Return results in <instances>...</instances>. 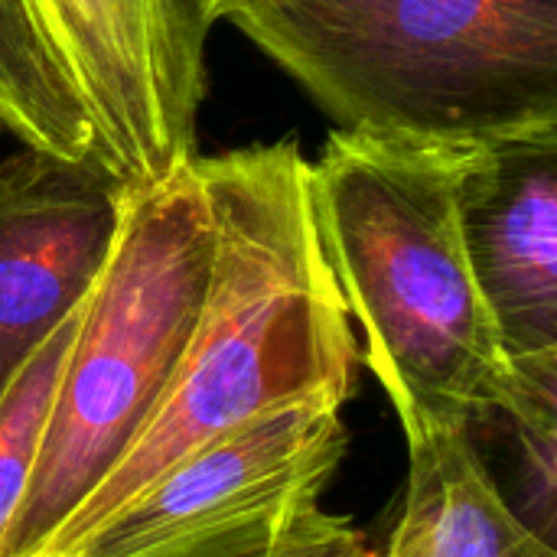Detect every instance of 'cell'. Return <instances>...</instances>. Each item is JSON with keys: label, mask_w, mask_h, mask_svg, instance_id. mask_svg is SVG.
Returning <instances> with one entry per match:
<instances>
[{"label": "cell", "mask_w": 557, "mask_h": 557, "mask_svg": "<svg viewBox=\"0 0 557 557\" xmlns=\"http://www.w3.org/2000/svg\"><path fill=\"white\" fill-rule=\"evenodd\" d=\"M212 212V271L186 349L131 450L29 557L88 539L173 463L300 401L346 405L359 339L323 258L310 160L294 137L196 157Z\"/></svg>", "instance_id": "1"}, {"label": "cell", "mask_w": 557, "mask_h": 557, "mask_svg": "<svg viewBox=\"0 0 557 557\" xmlns=\"http://www.w3.org/2000/svg\"><path fill=\"white\" fill-rule=\"evenodd\" d=\"M463 150L333 131L310 163V206L359 362L405 441L499 418L516 392L460 235Z\"/></svg>", "instance_id": "2"}, {"label": "cell", "mask_w": 557, "mask_h": 557, "mask_svg": "<svg viewBox=\"0 0 557 557\" xmlns=\"http://www.w3.org/2000/svg\"><path fill=\"white\" fill-rule=\"evenodd\" d=\"M225 20L346 134L473 150L557 127V0H248Z\"/></svg>", "instance_id": "3"}, {"label": "cell", "mask_w": 557, "mask_h": 557, "mask_svg": "<svg viewBox=\"0 0 557 557\" xmlns=\"http://www.w3.org/2000/svg\"><path fill=\"white\" fill-rule=\"evenodd\" d=\"M212 248L196 160L131 189L114 251L82 304L7 557L36 555L150 421L196 326Z\"/></svg>", "instance_id": "4"}, {"label": "cell", "mask_w": 557, "mask_h": 557, "mask_svg": "<svg viewBox=\"0 0 557 557\" xmlns=\"http://www.w3.org/2000/svg\"><path fill=\"white\" fill-rule=\"evenodd\" d=\"M349 450L343 408H274L173 463L59 557H251L307 512Z\"/></svg>", "instance_id": "5"}, {"label": "cell", "mask_w": 557, "mask_h": 557, "mask_svg": "<svg viewBox=\"0 0 557 557\" xmlns=\"http://www.w3.org/2000/svg\"><path fill=\"white\" fill-rule=\"evenodd\" d=\"M131 186L91 160H0V395L85 304L124 225Z\"/></svg>", "instance_id": "6"}, {"label": "cell", "mask_w": 557, "mask_h": 557, "mask_svg": "<svg viewBox=\"0 0 557 557\" xmlns=\"http://www.w3.org/2000/svg\"><path fill=\"white\" fill-rule=\"evenodd\" d=\"M460 235L506 359H557V127L463 150Z\"/></svg>", "instance_id": "7"}, {"label": "cell", "mask_w": 557, "mask_h": 557, "mask_svg": "<svg viewBox=\"0 0 557 557\" xmlns=\"http://www.w3.org/2000/svg\"><path fill=\"white\" fill-rule=\"evenodd\" d=\"M379 557H557L506 499L470 428L408 441L405 496Z\"/></svg>", "instance_id": "8"}, {"label": "cell", "mask_w": 557, "mask_h": 557, "mask_svg": "<svg viewBox=\"0 0 557 557\" xmlns=\"http://www.w3.org/2000/svg\"><path fill=\"white\" fill-rule=\"evenodd\" d=\"M91 111L127 108L183 72L199 29L170 0H33Z\"/></svg>", "instance_id": "9"}, {"label": "cell", "mask_w": 557, "mask_h": 557, "mask_svg": "<svg viewBox=\"0 0 557 557\" xmlns=\"http://www.w3.org/2000/svg\"><path fill=\"white\" fill-rule=\"evenodd\" d=\"M0 131L29 150L98 163L82 95L33 0H0Z\"/></svg>", "instance_id": "10"}, {"label": "cell", "mask_w": 557, "mask_h": 557, "mask_svg": "<svg viewBox=\"0 0 557 557\" xmlns=\"http://www.w3.org/2000/svg\"><path fill=\"white\" fill-rule=\"evenodd\" d=\"M78 313L82 307L36 349V356L20 369L10 388L0 395V557H7L10 529L23 506L39 457L52 398L62 379V366L75 339Z\"/></svg>", "instance_id": "11"}, {"label": "cell", "mask_w": 557, "mask_h": 557, "mask_svg": "<svg viewBox=\"0 0 557 557\" xmlns=\"http://www.w3.org/2000/svg\"><path fill=\"white\" fill-rule=\"evenodd\" d=\"M251 557H379L362 532L346 519L333 516L323 506L307 512L287 535H281L268 552Z\"/></svg>", "instance_id": "12"}, {"label": "cell", "mask_w": 557, "mask_h": 557, "mask_svg": "<svg viewBox=\"0 0 557 557\" xmlns=\"http://www.w3.org/2000/svg\"><path fill=\"white\" fill-rule=\"evenodd\" d=\"M170 3H176L186 13H193L202 26H212L215 20H225L232 10H238L248 0H170Z\"/></svg>", "instance_id": "13"}]
</instances>
